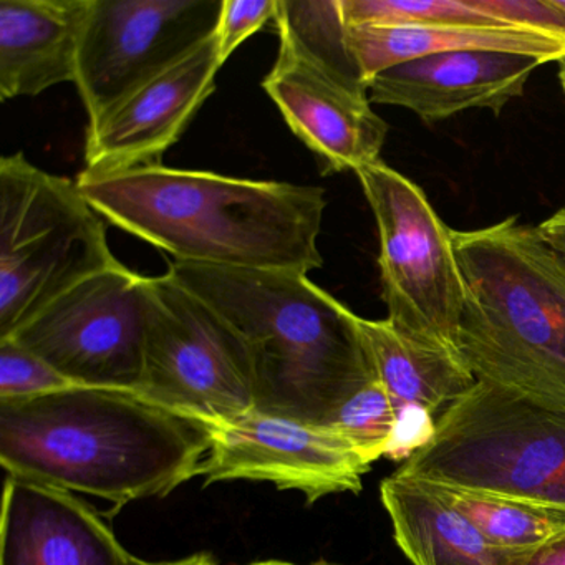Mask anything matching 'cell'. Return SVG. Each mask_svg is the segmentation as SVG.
I'll use <instances>...</instances> for the list:
<instances>
[{
    "label": "cell",
    "mask_w": 565,
    "mask_h": 565,
    "mask_svg": "<svg viewBox=\"0 0 565 565\" xmlns=\"http://www.w3.org/2000/svg\"><path fill=\"white\" fill-rule=\"evenodd\" d=\"M537 227L544 239L565 259V206Z\"/></svg>",
    "instance_id": "f1b7e54d"
},
{
    "label": "cell",
    "mask_w": 565,
    "mask_h": 565,
    "mask_svg": "<svg viewBox=\"0 0 565 565\" xmlns=\"http://www.w3.org/2000/svg\"><path fill=\"white\" fill-rule=\"evenodd\" d=\"M396 425V406L379 379L353 395L330 428L342 435L370 466L385 458Z\"/></svg>",
    "instance_id": "603a6c76"
},
{
    "label": "cell",
    "mask_w": 565,
    "mask_h": 565,
    "mask_svg": "<svg viewBox=\"0 0 565 565\" xmlns=\"http://www.w3.org/2000/svg\"><path fill=\"white\" fill-rule=\"evenodd\" d=\"M514 565H565V534L537 547L515 551Z\"/></svg>",
    "instance_id": "83f0119b"
},
{
    "label": "cell",
    "mask_w": 565,
    "mask_h": 565,
    "mask_svg": "<svg viewBox=\"0 0 565 565\" xmlns=\"http://www.w3.org/2000/svg\"><path fill=\"white\" fill-rule=\"evenodd\" d=\"M542 64L541 58L508 52L428 55L376 75L369 85L370 104L406 108L426 124L472 108L499 117L509 102L524 95L529 77Z\"/></svg>",
    "instance_id": "9a60e30c"
},
{
    "label": "cell",
    "mask_w": 565,
    "mask_h": 565,
    "mask_svg": "<svg viewBox=\"0 0 565 565\" xmlns=\"http://www.w3.org/2000/svg\"><path fill=\"white\" fill-rule=\"evenodd\" d=\"M77 184L105 221L177 263L302 274L323 266L317 243L327 198L319 186L161 164L82 171Z\"/></svg>",
    "instance_id": "7a4b0ae2"
},
{
    "label": "cell",
    "mask_w": 565,
    "mask_h": 565,
    "mask_svg": "<svg viewBox=\"0 0 565 565\" xmlns=\"http://www.w3.org/2000/svg\"><path fill=\"white\" fill-rule=\"evenodd\" d=\"M168 276L239 332L256 379V409L329 426L376 380L359 316L294 270L170 263Z\"/></svg>",
    "instance_id": "3957f363"
},
{
    "label": "cell",
    "mask_w": 565,
    "mask_h": 565,
    "mask_svg": "<svg viewBox=\"0 0 565 565\" xmlns=\"http://www.w3.org/2000/svg\"><path fill=\"white\" fill-rule=\"evenodd\" d=\"M343 21L349 28L359 25H458V28H509L475 0H340Z\"/></svg>",
    "instance_id": "7402d4cb"
},
{
    "label": "cell",
    "mask_w": 565,
    "mask_h": 565,
    "mask_svg": "<svg viewBox=\"0 0 565 565\" xmlns=\"http://www.w3.org/2000/svg\"><path fill=\"white\" fill-rule=\"evenodd\" d=\"M94 0H0V98L77 81Z\"/></svg>",
    "instance_id": "2e32d148"
},
{
    "label": "cell",
    "mask_w": 565,
    "mask_h": 565,
    "mask_svg": "<svg viewBox=\"0 0 565 565\" xmlns=\"http://www.w3.org/2000/svg\"><path fill=\"white\" fill-rule=\"evenodd\" d=\"M276 12L277 0H224L216 32L223 64L250 35L274 21Z\"/></svg>",
    "instance_id": "484cf974"
},
{
    "label": "cell",
    "mask_w": 565,
    "mask_h": 565,
    "mask_svg": "<svg viewBox=\"0 0 565 565\" xmlns=\"http://www.w3.org/2000/svg\"><path fill=\"white\" fill-rule=\"evenodd\" d=\"M75 385L38 353L15 340H0V399H29Z\"/></svg>",
    "instance_id": "cb8c5ba5"
},
{
    "label": "cell",
    "mask_w": 565,
    "mask_h": 565,
    "mask_svg": "<svg viewBox=\"0 0 565 565\" xmlns=\"http://www.w3.org/2000/svg\"><path fill=\"white\" fill-rule=\"evenodd\" d=\"M446 504L468 518L481 534L502 548L527 551L565 534V509L529 499L428 484Z\"/></svg>",
    "instance_id": "44dd1931"
},
{
    "label": "cell",
    "mask_w": 565,
    "mask_h": 565,
    "mask_svg": "<svg viewBox=\"0 0 565 565\" xmlns=\"http://www.w3.org/2000/svg\"><path fill=\"white\" fill-rule=\"evenodd\" d=\"M349 45L366 87L395 65L448 52H508L531 55L544 64L565 58V45L542 35L458 25H359L349 28Z\"/></svg>",
    "instance_id": "ac0fdd59"
},
{
    "label": "cell",
    "mask_w": 565,
    "mask_h": 565,
    "mask_svg": "<svg viewBox=\"0 0 565 565\" xmlns=\"http://www.w3.org/2000/svg\"><path fill=\"white\" fill-rule=\"evenodd\" d=\"M380 498L396 544L413 565H514L515 551L489 542L423 482L388 476Z\"/></svg>",
    "instance_id": "e0dca14e"
},
{
    "label": "cell",
    "mask_w": 565,
    "mask_h": 565,
    "mask_svg": "<svg viewBox=\"0 0 565 565\" xmlns=\"http://www.w3.org/2000/svg\"><path fill=\"white\" fill-rule=\"evenodd\" d=\"M552 2H554L555 8H558L562 12H565V0H552Z\"/></svg>",
    "instance_id": "d6a6232c"
},
{
    "label": "cell",
    "mask_w": 565,
    "mask_h": 565,
    "mask_svg": "<svg viewBox=\"0 0 565 565\" xmlns=\"http://www.w3.org/2000/svg\"><path fill=\"white\" fill-rule=\"evenodd\" d=\"M264 90L292 134L316 154L323 177L380 161L388 125L356 90L313 65L279 51Z\"/></svg>",
    "instance_id": "4fadbf2b"
},
{
    "label": "cell",
    "mask_w": 565,
    "mask_h": 565,
    "mask_svg": "<svg viewBox=\"0 0 565 565\" xmlns=\"http://www.w3.org/2000/svg\"><path fill=\"white\" fill-rule=\"evenodd\" d=\"M211 448L201 476L221 481L273 482L302 492L309 504L339 492L362 491L370 465L330 426L253 412L210 426Z\"/></svg>",
    "instance_id": "8fae6325"
},
{
    "label": "cell",
    "mask_w": 565,
    "mask_h": 565,
    "mask_svg": "<svg viewBox=\"0 0 565 565\" xmlns=\"http://www.w3.org/2000/svg\"><path fill=\"white\" fill-rule=\"evenodd\" d=\"M135 565H216V561L207 552H200V554L188 555V557L177 558V561L151 562L137 557Z\"/></svg>",
    "instance_id": "f546056e"
},
{
    "label": "cell",
    "mask_w": 565,
    "mask_h": 565,
    "mask_svg": "<svg viewBox=\"0 0 565 565\" xmlns=\"http://www.w3.org/2000/svg\"><path fill=\"white\" fill-rule=\"evenodd\" d=\"M558 81H561L562 92L565 95V58L561 61V68H558Z\"/></svg>",
    "instance_id": "1f68e13d"
},
{
    "label": "cell",
    "mask_w": 565,
    "mask_h": 565,
    "mask_svg": "<svg viewBox=\"0 0 565 565\" xmlns=\"http://www.w3.org/2000/svg\"><path fill=\"white\" fill-rule=\"evenodd\" d=\"M476 6L515 31L531 32L565 45V12L552 0H475Z\"/></svg>",
    "instance_id": "d4e9b609"
},
{
    "label": "cell",
    "mask_w": 565,
    "mask_h": 565,
    "mask_svg": "<svg viewBox=\"0 0 565 565\" xmlns=\"http://www.w3.org/2000/svg\"><path fill=\"white\" fill-rule=\"evenodd\" d=\"M247 565H340V564H330V562H326V561L313 562V564H294V562H286V561H260V562H253V564H247Z\"/></svg>",
    "instance_id": "4dcf8cb0"
},
{
    "label": "cell",
    "mask_w": 565,
    "mask_h": 565,
    "mask_svg": "<svg viewBox=\"0 0 565 565\" xmlns=\"http://www.w3.org/2000/svg\"><path fill=\"white\" fill-rule=\"evenodd\" d=\"M148 300L150 277L121 264L78 284L9 339L38 353L75 385L138 390Z\"/></svg>",
    "instance_id": "9c48e42d"
},
{
    "label": "cell",
    "mask_w": 565,
    "mask_h": 565,
    "mask_svg": "<svg viewBox=\"0 0 565 565\" xmlns=\"http://www.w3.org/2000/svg\"><path fill=\"white\" fill-rule=\"evenodd\" d=\"M393 475L565 509V409L478 382Z\"/></svg>",
    "instance_id": "5b68a950"
},
{
    "label": "cell",
    "mask_w": 565,
    "mask_h": 565,
    "mask_svg": "<svg viewBox=\"0 0 565 565\" xmlns=\"http://www.w3.org/2000/svg\"><path fill=\"white\" fill-rule=\"evenodd\" d=\"M114 529L74 492L6 478L0 565H135Z\"/></svg>",
    "instance_id": "5bb4252c"
},
{
    "label": "cell",
    "mask_w": 565,
    "mask_h": 565,
    "mask_svg": "<svg viewBox=\"0 0 565 565\" xmlns=\"http://www.w3.org/2000/svg\"><path fill=\"white\" fill-rule=\"evenodd\" d=\"M138 392L207 426L256 409V379L243 337L168 274L150 277Z\"/></svg>",
    "instance_id": "ba28073f"
},
{
    "label": "cell",
    "mask_w": 565,
    "mask_h": 565,
    "mask_svg": "<svg viewBox=\"0 0 565 565\" xmlns=\"http://www.w3.org/2000/svg\"><path fill=\"white\" fill-rule=\"evenodd\" d=\"M118 266L105 220L77 181L47 173L22 153L2 157L0 339L78 284Z\"/></svg>",
    "instance_id": "8992f818"
},
{
    "label": "cell",
    "mask_w": 565,
    "mask_h": 565,
    "mask_svg": "<svg viewBox=\"0 0 565 565\" xmlns=\"http://www.w3.org/2000/svg\"><path fill=\"white\" fill-rule=\"evenodd\" d=\"M223 65L214 34L183 61L88 121L84 171L110 174L160 164L213 95Z\"/></svg>",
    "instance_id": "7c38bea8"
},
{
    "label": "cell",
    "mask_w": 565,
    "mask_h": 565,
    "mask_svg": "<svg viewBox=\"0 0 565 565\" xmlns=\"http://www.w3.org/2000/svg\"><path fill=\"white\" fill-rule=\"evenodd\" d=\"M206 423L138 390L72 386L0 399V462L8 476L111 502L164 498L201 476Z\"/></svg>",
    "instance_id": "6da1fadb"
},
{
    "label": "cell",
    "mask_w": 565,
    "mask_h": 565,
    "mask_svg": "<svg viewBox=\"0 0 565 565\" xmlns=\"http://www.w3.org/2000/svg\"><path fill=\"white\" fill-rule=\"evenodd\" d=\"M466 287L458 353L478 382L565 409V259L518 216L452 231Z\"/></svg>",
    "instance_id": "277c9868"
},
{
    "label": "cell",
    "mask_w": 565,
    "mask_h": 565,
    "mask_svg": "<svg viewBox=\"0 0 565 565\" xmlns=\"http://www.w3.org/2000/svg\"><path fill=\"white\" fill-rule=\"evenodd\" d=\"M224 0H94L78 95L88 121L213 38Z\"/></svg>",
    "instance_id": "30bf717a"
},
{
    "label": "cell",
    "mask_w": 565,
    "mask_h": 565,
    "mask_svg": "<svg viewBox=\"0 0 565 565\" xmlns=\"http://www.w3.org/2000/svg\"><path fill=\"white\" fill-rule=\"evenodd\" d=\"M287 52L356 90L369 92L349 45L340 0H277L274 18Z\"/></svg>",
    "instance_id": "ffe728a7"
},
{
    "label": "cell",
    "mask_w": 565,
    "mask_h": 565,
    "mask_svg": "<svg viewBox=\"0 0 565 565\" xmlns=\"http://www.w3.org/2000/svg\"><path fill=\"white\" fill-rule=\"evenodd\" d=\"M375 216L380 279L398 332L458 353L466 287L449 230L418 184L382 160L356 171Z\"/></svg>",
    "instance_id": "52a82bcc"
},
{
    "label": "cell",
    "mask_w": 565,
    "mask_h": 565,
    "mask_svg": "<svg viewBox=\"0 0 565 565\" xmlns=\"http://www.w3.org/2000/svg\"><path fill=\"white\" fill-rule=\"evenodd\" d=\"M359 326L376 379L395 406L419 405L438 419L478 383L456 353L412 339L388 320L360 317Z\"/></svg>",
    "instance_id": "d6986e66"
},
{
    "label": "cell",
    "mask_w": 565,
    "mask_h": 565,
    "mask_svg": "<svg viewBox=\"0 0 565 565\" xmlns=\"http://www.w3.org/2000/svg\"><path fill=\"white\" fill-rule=\"evenodd\" d=\"M436 418L419 405L396 406V425L385 458L406 461L435 435Z\"/></svg>",
    "instance_id": "4316f807"
}]
</instances>
